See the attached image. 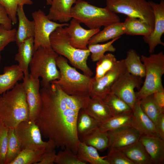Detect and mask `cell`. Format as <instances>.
Instances as JSON below:
<instances>
[{"mask_svg": "<svg viewBox=\"0 0 164 164\" xmlns=\"http://www.w3.org/2000/svg\"><path fill=\"white\" fill-rule=\"evenodd\" d=\"M9 128L0 122V164H5L7 151Z\"/></svg>", "mask_w": 164, "mask_h": 164, "instance_id": "b9f144b4", "label": "cell"}, {"mask_svg": "<svg viewBox=\"0 0 164 164\" xmlns=\"http://www.w3.org/2000/svg\"><path fill=\"white\" fill-rule=\"evenodd\" d=\"M125 34L131 35H149L153 29L147 23L139 19L127 16L123 22Z\"/></svg>", "mask_w": 164, "mask_h": 164, "instance_id": "4316f807", "label": "cell"}, {"mask_svg": "<svg viewBox=\"0 0 164 164\" xmlns=\"http://www.w3.org/2000/svg\"><path fill=\"white\" fill-rule=\"evenodd\" d=\"M77 0H52L47 16L50 20L67 23L72 19L71 9Z\"/></svg>", "mask_w": 164, "mask_h": 164, "instance_id": "d6986e66", "label": "cell"}, {"mask_svg": "<svg viewBox=\"0 0 164 164\" xmlns=\"http://www.w3.org/2000/svg\"><path fill=\"white\" fill-rule=\"evenodd\" d=\"M141 60L145 65V80L143 84L135 92L137 100L157 91H164L162 78L164 74V54L162 52L151 53L149 56L142 55Z\"/></svg>", "mask_w": 164, "mask_h": 164, "instance_id": "52a82bcc", "label": "cell"}, {"mask_svg": "<svg viewBox=\"0 0 164 164\" xmlns=\"http://www.w3.org/2000/svg\"><path fill=\"white\" fill-rule=\"evenodd\" d=\"M46 4L47 5H50L52 2V0H45Z\"/></svg>", "mask_w": 164, "mask_h": 164, "instance_id": "7dc6e473", "label": "cell"}, {"mask_svg": "<svg viewBox=\"0 0 164 164\" xmlns=\"http://www.w3.org/2000/svg\"><path fill=\"white\" fill-rule=\"evenodd\" d=\"M41 105L34 121L42 135L56 147L69 149L77 154L80 140L76 123L79 111L88 97L69 95L51 83L40 90Z\"/></svg>", "mask_w": 164, "mask_h": 164, "instance_id": "6da1fadb", "label": "cell"}, {"mask_svg": "<svg viewBox=\"0 0 164 164\" xmlns=\"http://www.w3.org/2000/svg\"><path fill=\"white\" fill-rule=\"evenodd\" d=\"M32 16L35 23L34 43V50L41 47L51 48L50 37L59 27L67 26V23H59L49 19L41 9L33 12Z\"/></svg>", "mask_w": 164, "mask_h": 164, "instance_id": "30bf717a", "label": "cell"}, {"mask_svg": "<svg viewBox=\"0 0 164 164\" xmlns=\"http://www.w3.org/2000/svg\"><path fill=\"white\" fill-rule=\"evenodd\" d=\"M132 112L113 116L98 126L101 131L107 132L126 126H132Z\"/></svg>", "mask_w": 164, "mask_h": 164, "instance_id": "f546056e", "label": "cell"}, {"mask_svg": "<svg viewBox=\"0 0 164 164\" xmlns=\"http://www.w3.org/2000/svg\"><path fill=\"white\" fill-rule=\"evenodd\" d=\"M18 52L15 60L18 63V66L24 76L29 74V68L34 52V38H28L18 46Z\"/></svg>", "mask_w": 164, "mask_h": 164, "instance_id": "7402d4cb", "label": "cell"}, {"mask_svg": "<svg viewBox=\"0 0 164 164\" xmlns=\"http://www.w3.org/2000/svg\"><path fill=\"white\" fill-rule=\"evenodd\" d=\"M139 102L142 111L155 125L159 116L164 113V110L156 103L153 94L141 99Z\"/></svg>", "mask_w": 164, "mask_h": 164, "instance_id": "d6a6232c", "label": "cell"}, {"mask_svg": "<svg viewBox=\"0 0 164 164\" xmlns=\"http://www.w3.org/2000/svg\"><path fill=\"white\" fill-rule=\"evenodd\" d=\"M22 82L29 108V120L34 121L41 105L40 83L39 78H34L30 74L24 76Z\"/></svg>", "mask_w": 164, "mask_h": 164, "instance_id": "5bb4252c", "label": "cell"}, {"mask_svg": "<svg viewBox=\"0 0 164 164\" xmlns=\"http://www.w3.org/2000/svg\"><path fill=\"white\" fill-rule=\"evenodd\" d=\"M14 130L21 142L22 149H45L49 151L56 147L52 141L48 140L44 142L42 140L40 130L34 121H23L14 128Z\"/></svg>", "mask_w": 164, "mask_h": 164, "instance_id": "9c48e42d", "label": "cell"}, {"mask_svg": "<svg viewBox=\"0 0 164 164\" xmlns=\"http://www.w3.org/2000/svg\"><path fill=\"white\" fill-rule=\"evenodd\" d=\"M17 16L19 24L16 30L15 42L18 46L25 40L30 38H34L35 23L33 20L30 21L27 17L24 10L23 5L18 6Z\"/></svg>", "mask_w": 164, "mask_h": 164, "instance_id": "44dd1931", "label": "cell"}, {"mask_svg": "<svg viewBox=\"0 0 164 164\" xmlns=\"http://www.w3.org/2000/svg\"><path fill=\"white\" fill-rule=\"evenodd\" d=\"M153 96L157 104L164 110V91H156L153 93Z\"/></svg>", "mask_w": 164, "mask_h": 164, "instance_id": "bcb514c9", "label": "cell"}, {"mask_svg": "<svg viewBox=\"0 0 164 164\" xmlns=\"http://www.w3.org/2000/svg\"><path fill=\"white\" fill-rule=\"evenodd\" d=\"M155 125L158 136L164 140V113L159 116Z\"/></svg>", "mask_w": 164, "mask_h": 164, "instance_id": "f6af8a7d", "label": "cell"}, {"mask_svg": "<svg viewBox=\"0 0 164 164\" xmlns=\"http://www.w3.org/2000/svg\"><path fill=\"white\" fill-rule=\"evenodd\" d=\"M47 151L48 150L45 149H22L10 164H37L40 161L43 154Z\"/></svg>", "mask_w": 164, "mask_h": 164, "instance_id": "836d02e7", "label": "cell"}, {"mask_svg": "<svg viewBox=\"0 0 164 164\" xmlns=\"http://www.w3.org/2000/svg\"><path fill=\"white\" fill-rule=\"evenodd\" d=\"M117 61L113 54L109 53L104 55L96 63L94 79L97 80L102 77L114 67Z\"/></svg>", "mask_w": 164, "mask_h": 164, "instance_id": "d590c367", "label": "cell"}, {"mask_svg": "<svg viewBox=\"0 0 164 164\" xmlns=\"http://www.w3.org/2000/svg\"><path fill=\"white\" fill-rule=\"evenodd\" d=\"M71 16L90 29H100L102 26L120 22L117 14L106 7H98L83 0H77L72 8Z\"/></svg>", "mask_w": 164, "mask_h": 164, "instance_id": "5b68a950", "label": "cell"}, {"mask_svg": "<svg viewBox=\"0 0 164 164\" xmlns=\"http://www.w3.org/2000/svg\"><path fill=\"white\" fill-rule=\"evenodd\" d=\"M140 140L150 156L152 164L164 162V140L157 136L141 135Z\"/></svg>", "mask_w": 164, "mask_h": 164, "instance_id": "ac0fdd59", "label": "cell"}, {"mask_svg": "<svg viewBox=\"0 0 164 164\" xmlns=\"http://www.w3.org/2000/svg\"><path fill=\"white\" fill-rule=\"evenodd\" d=\"M106 7L113 12L139 19L153 29L155 18L152 8L145 0H106Z\"/></svg>", "mask_w": 164, "mask_h": 164, "instance_id": "ba28073f", "label": "cell"}, {"mask_svg": "<svg viewBox=\"0 0 164 164\" xmlns=\"http://www.w3.org/2000/svg\"><path fill=\"white\" fill-rule=\"evenodd\" d=\"M58 56L52 48L40 47L34 51L29 65V74L34 78H41L42 87L59 78L60 73L56 63Z\"/></svg>", "mask_w": 164, "mask_h": 164, "instance_id": "8992f818", "label": "cell"}, {"mask_svg": "<svg viewBox=\"0 0 164 164\" xmlns=\"http://www.w3.org/2000/svg\"><path fill=\"white\" fill-rule=\"evenodd\" d=\"M79 139L81 142L92 146L100 151H104L108 146L109 138L107 132L101 131L98 126L89 131Z\"/></svg>", "mask_w": 164, "mask_h": 164, "instance_id": "cb8c5ba5", "label": "cell"}, {"mask_svg": "<svg viewBox=\"0 0 164 164\" xmlns=\"http://www.w3.org/2000/svg\"><path fill=\"white\" fill-rule=\"evenodd\" d=\"M132 117V126L142 135L158 136L155 124L141 109L139 100L135 104Z\"/></svg>", "mask_w": 164, "mask_h": 164, "instance_id": "e0dca14e", "label": "cell"}, {"mask_svg": "<svg viewBox=\"0 0 164 164\" xmlns=\"http://www.w3.org/2000/svg\"><path fill=\"white\" fill-rule=\"evenodd\" d=\"M102 99L113 116L132 112L127 104L111 92L108 94Z\"/></svg>", "mask_w": 164, "mask_h": 164, "instance_id": "4dcf8cb0", "label": "cell"}, {"mask_svg": "<svg viewBox=\"0 0 164 164\" xmlns=\"http://www.w3.org/2000/svg\"><path fill=\"white\" fill-rule=\"evenodd\" d=\"M143 82L142 78L133 75L126 71L114 83L110 92L117 96L133 110L137 101L135 89L139 90Z\"/></svg>", "mask_w": 164, "mask_h": 164, "instance_id": "8fae6325", "label": "cell"}, {"mask_svg": "<svg viewBox=\"0 0 164 164\" xmlns=\"http://www.w3.org/2000/svg\"><path fill=\"white\" fill-rule=\"evenodd\" d=\"M16 30L15 29H7L0 25V63L2 60L1 52L9 44L15 41Z\"/></svg>", "mask_w": 164, "mask_h": 164, "instance_id": "60d3db41", "label": "cell"}, {"mask_svg": "<svg viewBox=\"0 0 164 164\" xmlns=\"http://www.w3.org/2000/svg\"><path fill=\"white\" fill-rule=\"evenodd\" d=\"M100 122L82 108L78 113L76 129L79 138L93 128L98 126Z\"/></svg>", "mask_w": 164, "mask_h": 164, "instance_id": "1f68e13d", "label": "cell"}, {"mask_svg": "<svg viewBox=\"0 0 164 164\" xmlns=\"http://www.w3.org/2000/svg\"><path fill=\"white\" fill-rule=\"evenodd\" d=\"M56 153L55 149L45 152L40 162L37 164H53L54 163Z\"/></svg>", "mask_w": 164, "mask_h": 164, "instance_id": "7bdbcfd3", "label": "cell"}, {"mask_svg": "<svg viewBox=\"0 0 164 164\" xmlns=\"http://www.w3.org/2000/svg\"><path fill=\"white\" fill-rule=\"evenodd\" d=\"M119 150L134 164H152L150 156L140 139Z\"/></svg>", "mask_w": 164, "mask_h": 164, "instance_id": "d4e9b609", "label": "cell"}, {"mask_svg": "<svg viewBox=\"0 0 164 164\" xmlns=\"http://www.w3.org/2000/svg\"><path fill=\"white\" fill-rule=\"evenodd\" d=\"M29 120V110L22 83L0 95V122L8 128H15Z\"/></svg>", "mask_w": 164, "mask_h": 164, "instance_id": "7a4b0ae2", "label": "cell"}, {"mask_svg": "<svg viewBox=\"0 0 164 164\" xmlns=\"http://www.w3.org/2000/svg\"><path fill=\"white\" fill-rule=\"evenodd\" d=\"M70 21L68 25L64 28L69 36L70 43L78 49H88L89 40L100 31V29H85L76 19L72 18Z\"/></svg>", "mask_w": 164, "mask_h": 164, "instance_id": "9a60e30c", "label": "cell"}, {"mask_svg": "<svg viewBox=\"0 0 164 164\" xmlns=\"http://www.w3.org/2000/svg\"><path fill=\"white\" fill-rule=\"evenodd\" d=\"M149 2L154 14V27L151 34L147 36L143 37V39L148 45L149 53H152L158 45L164 46V43L161 39L164 33V1L161 0L158 3L152 1Z\"/></svg>", "mask_w": 164, "mask_h": 164, "instance_id": "4fadbf2b", "label": "cell"}, {"mask_svg": "<svg viewBox=\"0 0 164 164\" xmlns=\"http://www.w3.org/2000/svg\"><path fill=\"white\" fill-rule=\"evenodd\" d=\"M127 71L124 59L117 60L114 67L100 79L93 80L89 95L103 99L110 91L111 89L119 77Z\"/></svg>", "mask_w": 164, "mask_h": 164, "instance_id": "7c38bea8", "label": "cell"}, {"mask_svg": "<svg viewBox=\"0 0 164 164\" xmlns=\"http://www.w3.org/2000/svg\"><path fill=\"white\" fill-rule=\"evenodd\" d=\"M83 108L100 123L104 122L113 116L103 99L97 97H89Z\"/></svg>", "mask_w": 164, "mask_h": 164, "instance_id": "ffe728a7", "label": "cell"}, {"mask_svg": "<svg viewBox=\"0 0 164 164\" xmlns=\"http://www.w3.org/2000/svg\"><path fill=\"white\" fill-rule=\"evenodd\" d=\"M56 63L60 77L51 83L58 85L69 95L81 97H90L93 77L79 73L75 68L70 65L67 60L61 55H59Z\"/></svg>", "mask_w": 164, "mask_h": 164, "instance_id": "3957f363", "label": "cell"}, {"mask_svg": "<svg viewBox=\"0 0 164 164\" xmlns=\"http://www.w3.org/2000/svg\"><path fill=\"white\" fill-rule=\"evenodd\" d=\"M120 37L116 38L104 44L96 43L88 45L87 48L91 54V60L93 62L98 61L106 52H115L116 49L113 46V44Z\"/></svg>", "mask_w": 164, "mask_h": 164, "instance_id": "8d00e7d4", "label": "cell"}, {"mask_svg": "<svg viewBox=\"0 0 164 164\" xmlns=\"http://www.w3.org/2000/svg\"><path fill=\"white\" fill-rule=\"evenodd\" d=\"M104 159L109 164H134L119 149H108V155L104 156Z\"/></svg>", "mask_w": 164, "mask_h": 164, "instance_id": "ab89813d", "label": "cell"}, {"mask_svg": "<svg viewBox=\"0 0 164 164\" xmlns=\"http://www.w3.org/2000/svg\"><path fill=\"white\" fill-rule=\"evenodd\" d=\"M127 71L130 74L142 78L145 76V70L144 64L141 57L133 49L128 50L126 58L124 59Z\"/></svg>", "mask_w": 164, "mask_h": 164, "instance_id": "83f0119b", "label": "cell"}, {"mask_svg": "<svg viewBox=\"0 0 164 164\" xmlns=\"http://www.w3.org/2000/svg\"><path fill=\"white\" fill-rule=\"evenodd\" d=\"M0 25L8 30L12 29L13 24L4 8L0 4Z\"/></svg>", "mask_w": 164, "mask_h": 164, "instance_id": "ee69618b", "label": "cell"}, {"mask_svg": "<svg viewBox=\"0 0 164 164\" xmlns=\"http://www.w3.org/2000/svg\"><path fill=\"white\" fill-rule=\"evenodd\" d=\"M54 163L57 164H86L82 161L77 154L69 149L60 151L56 154Z\"/></svg>", "mask_w": 164, "mask_h": 164, "instance_id": "f35d334b", "label": "cell"}, {"mask_svg": "<svg viewBox=\"0 0 164 164\" xmlns=\"http://www.w3.org/2000/svg\"><path fill=\"white\" fill-rule=\"evenodd\" d=\"M107 132L108 149H122L139 140L142 135L132 126L123 127Z\"/></svg>", "mask_w": 164, "mask_h": 164, "instance_id": "2e32d148", "label": "cell"}, {"mask_svg": "<svg viewBox=\"0 0 164 164\" xmlns=\"http://www.w3.org/2000/svg\"><path fill=\"white\" fill-rule=\"evenodd\" d=\"M50 42L52 49L59 55L69 61L75 67L82 71L84 74L91 77L93 73L87 64L91 54L88 49L76 48L70 43L69 37L64 28L59 27L51 34Z\"/></svg>", "mask_w": 164, "mask_h": 164, "instance_id": "277c9868", "label": "cell"}, {"mask_svg": "<svg viewBox=\"0 0 164 164\" xmlns=\"http://www.w3.org/2000/svg\"><path fill=\"white\" fill-rule=\"evenodd\" d=\"M21 144L16 136L14 128H9L7 151L5 164H10L22 150Z\"/></svg>", "mask_w": 164, "mask_h": 164, "instance_id": "e575fe53", "label": "cell"}, {"mask_svg": "<svg viewBox=\"0 0 164 164\" xmlns=\"http://www.w3.org/2000/svg\"><path fill=\"white\" fill-rule=\"evenodd\" d=\"M33 4L31 0H0V4L5 9L13 25L17 23V11L18 6Z\"/></svg>", "mask_w": 164, "mask_h": 164, "instance_id": "74e56055", "label": "cell"}, {"mask_svg": "<svg viewBox=\"0 0 164 164\" xmlns=\"http://www.w3.org/2000/svg\"><path fill=\"white\" fill-rule=\"evenodd\" d=\"M125 34L123 22H118L104 27L101 31L93 36L88 42V45L108 41Z\"/></svg>", "mask_w": 164, "mask_h": 164, "instance_id": "484cf974", "label": "cell"}, {"mask_svg": "<svg viewBox=\"0 0 164 164\" xmlns=\"http://www.w3.org/2000/svg\"><path fill=\"white\" fill-rule=\"evenodd\" d=\"M3 70L0 74V95L12 89L24 76L17 64L5 67Z\"/></svg>", "mask_w": 164, "mask_h": 164, "instance_id": "603a6c76", "label": "cell"}, {"mask_svg": "<svg viewBox=\"0 0 164 164\" xmlns=\"http://www.w3.org/2000/svg\"><path fill=\"white\" fill-rule=\"evenodd\" d=\"M77 155L80 160L86 163L109 164L104 159V156H100L96 148L80 141L77 146Z\"/></svg>", "mask_w": 164, "mask_h": 164, "instance_id": "f1b7e54d", "label": "cell"}]
</instances>
